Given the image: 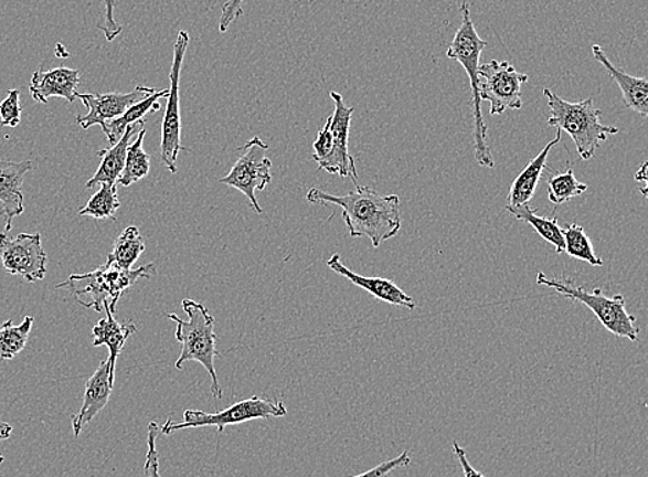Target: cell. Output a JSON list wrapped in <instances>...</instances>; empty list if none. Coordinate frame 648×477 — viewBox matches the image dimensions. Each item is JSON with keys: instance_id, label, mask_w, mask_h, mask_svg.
Here are the masks:
<instances>
[{"instance_id": "1", "label": "cell", "mask_w": 648, "mask_h": 477, "mask_svg": "<svg viewBox=\"0 0 648 477\" xmlns=\"http://www.w3.org/2000/svg\"><path fill=\"white\" fill-rule=\"evenodd\" d=\"M307 201L340 206L349 236L368 237L374 248L395 237L402 229L401 199L397 195H380L369 187L357 186L347 195H331L312 188L307 193Z\"/></svg>"}, {"instance_id": "2", "label": "cell", "mask_w": 648, "mask_h": 477, "mask_svg": "<svg viewBox=\"0 0 648 477\" xmlns=\"http://www.w3.org/2000/svg\"><path fill=\"white\" fill-rule=\"evenodd\" d=\"M182 309L188 320H182L176 314H166L170 320L176 321L177 341L181 343V353L176 362V369H184L187 362H198L208 370L212 377V393L215 399L223 398V388L220 385L217 371H215L214 359L220 357L215 342L217 336L214 332V318L203 304L185 298L182 301Z\"/></svg>"}, {"instance_id": "3", "label": "cell", "mask_w": 648, "mask_h": 477, "mask_svg": "<svg viewBox=\"0 0 648 477\" xmlns=\"http://www.w3.org/2000/svg\"><path fill=\"white\" fill-rule=\"evenodd\" d=\"M461 25L454 36L450 47L447 50V57L458 61L467 71L470 88H472L474 119H475V159L481 168L495 169L489 142H487V126L484 114H481V99L479 93V68L480 55L487 47V42L478 35L472 19H470L469 4L464 2L461 9Z\"/></svg>"}, {"instance_id": "4", "label": "cell", "mask_w": 648, "mask_h": 477, "mask_svg": "<svg viewBox=\"0 0 648 477\" xmlns=\"http://www.w3.org/2000/svg\"><path fill=\"white\" fill-rule=\"evenodd\" d=\"M544 96L551 110L548 125L572 137L581 159L591 160L608 136L618 135V127L602 124V110L595 107L594 98L569 103L550 88H544Z\"/></svg>"}, {"instance_id": "5", "label": "cell", "mask_w": 648, "mask_h": 477, "mask_svg": "<svg viewBox=\"0 0 648 477\" xmlns=\"http://www.w3.org/2000/svg\"><path fill=\"white\" fill-rule=\"evenodd\" d=\"M152 274H155V264L131 271L120 269L107 263L88 274L72 275L68 280L57 285V288H68L76 301L85 308L102 312L104 305L108 304L110 312L115 314L121 294L138 279L144 277L149 279Z\"/></svg>"}, {"instance_id": "6", "label": "cell", "mask_w": 648, "mask_h": 477, "mask_svg": "<svg viewBox=\"0 0 648 477\" xmlns=\"http://www.w3.org/2000/svg\"><path fill=\"white\" fill-rule=\"evenodd\" d=\"M537 285L552 288L559 296L586 305L596 315L603 327L612 335L639 341L640 329L636 326V316L627 310V301L623 294L607 297L601 288L588 292L567 277H548L540 272Z\"/></svg>"}, {"instance_id": "7", "label": "cell", "mask_w": 648, "mask_h": 477, "mask_svg": "<svg viewBox=\"0 0 648 477\" xmlns=\"http://www.w3.org/2000/svg\"><path fill=\"white\" fill-rule=\"evenodd\" d=\"M287 409L281 402H275L273 399L254 395L246 401L232 404L231 407L220 413H204L199 410H187L184 421L176 424L173 420L166 421L160 426V432L169 436L173 432L181 430L202 428V426H217L221 434L225 426L248 423L253 420H268L270 417H285Z\"/></svg>"}, {"instance_id": "8", "label": "cell", "mask_w": 648, "mask_h": 477, "mask_svg": "<svg viewBox=\"0 0 648 477\" xmlns=\"http://www.w3.org/2000/svg\"><path fill=\"white\" fill-rule=\"evenodd\" d=\"M236 151L241 152V158L232 166L230 173L220 179V182L241 191L251 202L254 212L262 214L263 209L259 208L256 192L264 191L265 187L273 181V174H270L273 162L267 158L268 144L259 137H253Z\"/></svg>"}, {"instance_id": "9", "label": "cell", "mask_w": 648, "mask_h": 477, "mask_svg": "<svg viewBox=\"0 0 648 477\" xmlns=\"http://www.w3.org/2000/svg\"><path fill=\"white\" fill-rule=\"evenodd\" d=\"M479 80L480 99L490 103L491 116L523 107L522 86L529 76L520 74L508 61L492 60L480 65Z\"/></svg>"}, {"instance_id": "10", "label": "cell", "mask_w": 648, "mask_h": 477, "mask_svg": "<svg viewBox=\"0 0 648 477\" xmlns=\"http://www.w3.org/2000/svg\"><path fill=\"white\" fill-rule=\"evenodd\" d=\"M188 44H190V33L180 31L174 44L173 64L170 70V93L162 124V141H160V157L166 168L173 174L177 173V159L180 151H185V148L181 146L180 77Z\"/></svg>"}, {"instance_id": "11", "label": "cell", "mask_w": 648, "mask_h": 477, "mask_svg": "<svg viewBox=\"0 0 648 477\" xmlns=\"http://www.w3.org/2000/svg\"><path fill=\"white\" fill-rule=\"evenodd\" d=\"M0 263L11 275H20L26 282H41L46 277L47 254L42 246L41 234H20L9 237L0 234Z\"/></svg>"}, {"instance_id": "12", "label": "cell", "mask_w": 648, "mask_h": 477, "mask_svg": "<svg viewBox=\"0 0 648 477\" xmlns=\"http://www.w3.org/2000/svg\"><path fill=\"white\" fill-rule=\"evenodd\" d=\"M330 97L334 102V114L330 116V130L332 135V149L319 165V170L327 173L346 177L358 186V170L354 159L349 153V131H351L353 107H347L340 93L331 92Z\"/></svg>"}, {"instance_id": "13", "label": "cell", "mask_w": 648, "mask_h": 477, "mask_svg": "<svg viewBox=\"0 0 648 477\" xmlns=\"http://www.w3.org/2000/svg\"><path fill=\"white\" fill-rule=\"evenodd\" d=\"M155 93L157 91L153 87L137 86L130 93L77 94V98L82 99L88 113L76 116V121L83 130H88L93 126L104 129L107 121L120 118L132 105Z\"/></svg>"}, {"instance_id": "14", "label": "cell", "mask_w": 648, "mask_h": 477, "mask_svg": "<svg viewBox=\"0 0 648 477\" xmlns=\"http://www.w3.org/2000/svg\"><path fill=\"white\" fill-rule=\"evenodd\" d=\"M327 266L337 275L346 277L353 286L362 288L368 292L370 296L380 299L382 303L396 305V307H406L408 309L415 308V301L407 293H404L395 282L385 279V277H368L358 275L342 264L340 254H332L327 259Z\"/></svg>"}, {"instance_id": "15", "label": "cell", "mask_w": 648, "mask_h": 477, "mask_svg": "<svg viewBox=\"0 0 648 477\" xmlns=\"http://www.w3.org/2000/svg\"><path fill=\"white\" fill-rule=\"evenodd\" d=\"M32 169L31 160H24V162L0 160V203L3 206L0 214L6 220V234L11 230L13 219L24 213V195L21 188L28 171Z\"/></svg>"}, {"instance_id": "16", "label": "cell", "mask_w": 648, "mask_h": 477, "mask_svg": "<svg viewBox=\"0 0 648 477\" xmlns=\"http://www.w3.org/2000/svg\"><path fill=\"white\" fill-rule=\"evenodd\" d=\"M113 388L107 359L99 363L98 369L86 382L85 396H83L79 413L72 417V431H74L75 437H79L83 428L107 407Z\"/></svg>"}, {"instance_id": "17", "label": "cell", "mask_w": 648, "mask_h": 477, "mask_svg": "<svg viewBox=\"0 0 648 477\" xmlns=\"http://www.w3.org/2000/svg\"><path fill=\"white\" fill-rule=\"evenodd\" d=\"M81 83V74L77 70L54 68L50 71L33 72L30 93L36 103L47 104L50 97H61L70 104L77 98V86Z\"/></svg>"}, {"instance_id": "18", "label": "cell", "mask_w": 648, "mask_h": 477, "mask_svg": "<svg viewBox=\"0 0 648 477\" xmlns=\"http://www.w3.org/2000/svg\"><path fill=\"white\" fill-rule=\"evenodd\" d=\"M592 53L597 63L605 66L608 76L622 88L625 107L648 119V76L638 77L614 65L599 44H592Z\"/></svg>"}, {"instance_id": "19", "label": "cell", "mask_w": 648, "mask_h": 477, "mask_svg": "<svg viewBox=\"0 0 648 477\" xmlns=\"http://www.w3.org/2000/svg\"><path fill=\"white\" fill-rule=\"evenodd\" d=\"M142 129H146V120H140L135 125H130L127 127L124 137L120 138L118 144L105 148L97 153L98 157L102 158V165H99L93 179L87 181L86 188H94L104 184V182L118 184L121 171L125 169L127 149H129L132 138H135V136Z\"/></svg>"}, {"instance_id": "20", "label": "cell", "mask_w": 648, "mask_h": 477, "mask_svg": "<svg viewBox=\"0 0 648 477\" xmlns=\"http://www.w3.org/2000/svg\"><path fill=\"white\" fill-rule=\"evenodd\" d=\"M561 140L562 130H557L555 138L514 179L511 190H509L508 206H520V204L530 203L546 169L548 157H550L552 148L557 146Z\"/></svg>"}, {"instance_id": "21", "label": "cell", "mask_w": 648, "mask_h": 477, "mask_svg": "<svg viewBox=\"0 0 648 477\" xmlns=\"http://www.w3.org/2000/svg\"><path fill=\"white\" fill-rule=\"evenodd\" d=\"M104 310L107 316L93 327V347H108L110 384L114 385L116 360H118L119 353L121 352V349H124L126 341L129 340L131 335H135L137 329L132 324H118L114 318V314L110 312L108 304L104 305Z\"/></svg>"}, {"instance_id": "22", "label": "cell", "mask_w": 648, "mask_h": 477, "mask_svg": "<svg viewBox=\"0 0 648 477\" xmlns=\"http://www.w3.org/2000/svg\"><path fill=\"white\" fill-rule=\"evenodd\" d=\"M170 88H168V91L157 92L152 94V96L142 99V102L132 105V107L127 109L120 118L107 121L103 131L105 132V136H107L109 146L113 147L120 141L127 127L137 124V121L144 120L148 114L158 113V110L162 108L160 107L159 98H168Z\"/></svg>"}, {"instance_id": "23", "label": "cell", "mask_w": 648, "mask_h": 477, "mask_svg": "<svg viewBox=\"0 0 648 477\" xmlns=\"http://www.w3.org/2000/svg\"><path fill=\"white\" fill-rule=\"evenodd\" d=\"M506 209L514 219L533 226L537 234L555 246L557 254L564 253L566 242H564L563 229L559 226L557 219L541 218L535 213V210L530 208L529 203L520 204V206H508L507 204Z\"/></svg>"}, {"instance_id": "24", "label": "cell", "mask_w": 648, "mask_h": 477, "mask_svg": "<svg viewBox=\"0 0 648 477\" xmlns=\"http://www.w3.org/2000/svg\"><path fill=\"white\" fill-rule=\"evenodd\" d=\"M146 252V243L142 241L137 226H129L115 242L113 252L108 254L107 263L118 266L120 269H130L132 264Z\"/></svg>"}, {"instance_id": "25", "label": "cell", "mask_w": 648, "mask_h": 477, "mask_svg": "<svg viewBox=\"0 0 648 477\" xmlns=\"http://www.w3.org/2000/svg\"><path fill=\"white\" fill-rule=\"evenodd\" d=\"M146 136L147 130L142 129L138 132L136 140L130 144L129 149H127L125 169L118 180V184L121 187L136 184V182L146 179L149 174L151 158L142 148V141Z\"/></svg>"}, {"instance_id": "26", "label": "cell", "mask_w": 648, "mask_h": 477, "mask_svg": "<svg viewBox=\"0 0 648 477\" xmlns=\"http://www.w3.org/2000/svg\"><path fill=\"white\" fill-rule=\"evenodd\" d=\"M32 326V316H25L19 326H14L11 320L0 326V359L13 360L17 354L24 351Z\"/></svg>"}, {"instance_id": "27", "label": "cell", "mask_w": 648, "mask_h": 477, "mask_svg": "<svg viewBox=\"0 0 648 477\" xmlns=\"http://www.w3.org/2000/svg\"><path fill=\"white\" fill-rule=\"evenodd\" d=\"M586 191H588V184L578 181L573 169H567L564 173L556 171L548 180V197L555 206H562L572 199L583 195Z\"/></svg>"}, {"instance_id": "28", "label": "cell", "mask_w": 648, "mask_h": 477, "mask_svg": "<svg viewBox=\"0 0 648 477\" xmlns=\"http://www.w3.org/2000/svg\"><path fill=\"white\" fill-rule=\"evenodd\" d=\"M564 242H566V252L570 257L585 261L592 266H603V259L595 253L594 244L586 235L583 226L577 224H566L563 229Z\"/></svg>"}, {"instance_id": "29", "label": "cell", "mask_w": 648, "mask_h": 477, "mask_svg": "<svg viewBox=\"0 0 648 477\" xmlns=\"http://www.w3.org/2000/svg\"><path fill=\"white\" fill-rule=\"evenodd\" d=\"M120 208L118 186L104 182L97 193L79 212V215H88L96 220H115L116 212Z\"/></svg>"}, {"instance_id": "30", "label": "cell", "mask_w": 648, "mask_h": 477, "mask_svg": "<svg viewBox=\"0 0 648 477\" xmlns=\"http://www.w3.org/2000/svg\"><path fill=\"white\" fill-rule=\"evenodd\" d=\"M22 107L20 103V91H10L8 97L0 103V126L14 127L21 124Z\"/></svg>"}, {"instance_id": "31", "label": "cell", "mask_w": 648, "mask_h": 477, "mask_svg": "<svg viewBox=\"0 0 648 477\" xmlns=\"http://www.w3.org/2000/svg\"><path fill=\"white\" fill-rule=\"evenodd\" d=\"M160 432L158 423H149L148 425V452L146 465H144V474L146 477H162L159 474V453L157 448V441Z\"/></svg>"}, {"instance_id": "32", "label": "cell", "mask_w": 648, "mask_h": 477, "mask_svg": "<svg viewBox=\"0 0 648 477\" xmlns=\"http://www.w3.org/2000/svg\"><path fill=\"white\" fill-rule=\"evenodd\" d=\"M103 3L105 8L104 21L99 22L97 26L99 31H103L105 39H107L108 42H113L121 33V25L115 21L114 15L118 0H103Z\"/></svg>"}, {"instance_id": "33", "label": "cell", "mask_w": 648, "mask_h": 477, "mask_svg": "<svg viewBox=\"0 0 648 477\" xmlns=\"http://www.w3.org/2000/svg\"><path fill=\"white\" fill-rule=\"evenodd\" d=\"M410 464H412V457H410V453L403 452L401 456L393 459H387V462L376 465L375 468L368 470V473L351 477H385L386 475H390L392 470L408 467Z\"/></svg>"}, {"instance_id": "34", "label": "cell", "mask_w": 648, "mask_h": 477, "mask_svg": "<svg viewBox=\"0 0 648 477\" xmlns=\"http://www.w3.org/2000/svg\"><path fill=\"white\" fill-rule=\"evenodd\" d=\"M330 118H327L326 125L322 130L319 131L317 141L314 142V155L312 159L315 162L320 163L331 153L332 149V135L330 130Z\"/></svg>"}, {"instance_id": "35", "label": "cell", "mask_w": 648, "mask_h": 477, "mask_svg": "<svg viewBox=\"0 0 648 477\" xmlns=\"http://www.w3.org/2000/svg\"><path fill=\"white\" fill-rule=\"evenodd\" d=\"M245 0H226L221 11L219 30L221 33L229 31L232 22L241 19Z\"/></svg>"}, {"instance_id": "36", "label": "cell", "mask_w": 648, "mask_h": 477, "mask_svg": "<svg viewBox=\"0 0 648 477\" xmlns=\"http://www.w3.org/2000/svg\"><path fill=\"white\" fill-rule=\"evenodd\" d=\"M454 454H456V458L458 459L459 465L464 470V477H486L476 470L472 465L468 462L467 453H465L464 448L458 445L457 442H453Z\"/></svg>"}, {"instance_id": "37", "label": "cell", "mask_w": 648, "mask_h": 477, "mask_svg": "<svg viewBox=\"0 0 648 477\" xmlns=\"http://www.w3.org/2000/svg\"><path fill=\"white\" fill-rule=\"evenodd\" d=\"M635 180L644 184L639 188V191L648 201V160L641 163L639 170L636 171Z\"/></svg>"}, {"instance_id": "38", "label": "cell", "mask_w": 648, "mask_h": 477, "mask_svg": "<svg viewBox=\"0 0 648 477\" xmlns=\"http://www.w3.org/2000/svg\"><path fill=\"white\" fill-rule=\"evenodd\" d=\"M11 434H13V426L0 421V442L8 441Z\"/></svg>"}, {"instance_id": "39", "label": "cell", "mask_w": 648, "mask_h": 477, "mask_svg": "<svg viewBox=\"0 0 648 477\" xmlns=\"http://www.w3.org/2000/svg\"><path fill=\"white\" fill-rule=\"evenodd\" d=\"M4 462V457L2 456V454H0V465H2Z\"/></svg>"}]
</instances>
